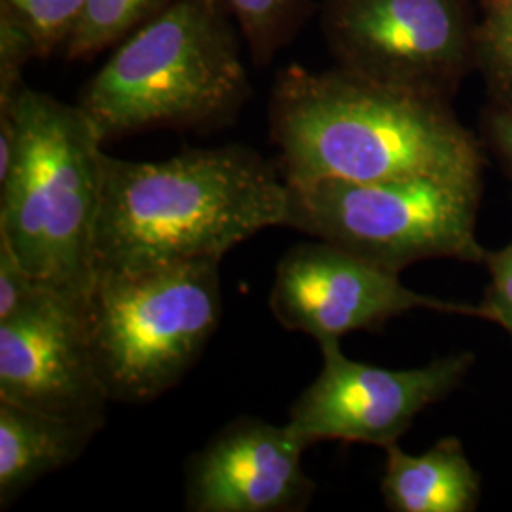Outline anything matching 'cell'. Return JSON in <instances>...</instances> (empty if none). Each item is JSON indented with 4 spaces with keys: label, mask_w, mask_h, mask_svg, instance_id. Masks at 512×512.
<instances>
[{
    "label": "cell",
    "mask_w": 512,
    "mask_h": 512,
    "mask_svg": "<svg viewBox=\"0 0 512 512\" xmlns=\"http://www.w3.org/2000/svg\"><path fill=\"white\" fill-rule=\"evenodd\" d=\"M268 128L287 184L484 179L486 148L452 103L338 67L277 74Z\"/></svg>",
    "instance_id": "cell-1"
},
{
    "label": "cell",
    "mask_w": 512,
    "mask_h": 512,
    "mask_svg": "<svg viewBox=\"0 0 512 512\" xmlns=\"http://www.w3.org/2000/svg\"><path fill=\"white\" fill-rule=\"evenodd\" d=\"M289 184L243 145L190 148L160 162L105 158L93 283L222 256L285 226Z\"/></svg>",
    "instance_id": "cell-2"
},
{
    "label": "cell",
    "mask_w": 512,
    "mask_h": 512,
    "mask_svg": "<svg viewBox=\"0 0 512 512\" xmlns=\"http://www.w3.org/2000/svg\"><path fill=\"white\" fill-rule=\"evenodd\" d=\"M222 0H169L120 42L78 107L105 143L154 129L222 128L253 88Z\"/></svg>",
    "instance_id": "cell-3"
},
{
    "label": "cell",
    "mask_w": 512,
    "mask_h": 512,
    "mask_svg": "<svg viewBox=\"0 0 512 512\" xmlns=\"http://www.w3.org/2000/svg\"><path fill=\"white\" fill-rule=\"evenodd\" d=\"M18 148L0 179V239L55 291L90 300L105 158L78 105L23 86Z\"/></svg>",
    "instance_id": "cell-4"
},
{
    "label": "cell",
    "mask_w": 512,
    "mask_h": 512,
    "mask_svg": "<svg viewBox=\"0 0 512 512\" xmlns=\"http://www.w3.org/2000/svg\"><path fill=\"white\" fill-rule=\"evenodd\" d=\"M220 317L219 260L97 279L88 327L110 401L160 399L198 363Z\"/></svg>",
    "instance_id": "cell-5"
},
{
    "label": "cell",
    "mask_w": 512,
    "mask_h": 512,
    "mask_svg": "<svg viewBox=\"0 0 512 512\" xmlns=\"http://www.w3.org/2000/svg\"><path fill=\"white\" fill-rule=\"evenodd\" d=\"M482 179L289 184L285 226L403 274L425 260L484 264L476 238Z\"/></svg>",
    "instance_id": "cell-6"
},
{
    "label": "cell",
    "mask_w": 512,
    "mask_h": 512,
    "mask_svg": "<svg viewBox=\"0 0 512 512\" xmlns=\"http://www.w3.org/2000/svg\"><path fill=\"white\" fill-rule=\"evenodd\" d=\"M321 33L334 67L452 103L476 71L471 0H323Z\"/></svg>",
    "instance_id": "cell-7"
},
{
    "label": "cell",
    "mask_w": 512,
    "mask_h": 512,
    "mask_svg": "<svg viewBox=\"0 0 512 512\" xmlns=\"http://www.w3.org/2000/svg\"><path fill=\"white\" fill-rule=\"evenodd\" d=\"M323 368L289 412V425L313 446L340 440L387 448L408 433L429 406L465 384L475 353L461 351L414 368L353 361L340 342L321 344Z\"/></svg>",
    "instance_id": "cell-8"
},
{
    "label": "cell",
    "mask_w": 512,
    "mask_h": 512,
    "mask_svg": "<svg viewBox=\"0 0 512 512\" xmlns=\"http://www.w3.org/2000/svg\"><path fill=\"white\" fill-rule=\"evenodd\" d=\"M268 304L283 329L308 334L319 346L342 342L351 332L382 330L391 319L416 310L490 323L482 304L418 293L404 285L399 272L321 239L298 243L283 255Z\"/></svg>",
    "instance_id": "cell-9"
},
{
    "label": "cell",
    "mask_w": 512,
    "mask_h": 512,
    "mask_svg": "<svg viewBox=\"0 0 512 512\" xmlns=\"http://www.w3.org/2000/svg\"><path fill=\"white\" fill-rule=\"evenodd\" d=\"M88 304L48 289L0 321V401L103 429L110 401L93 359Z\"/></svg>",
    "instance_id": "cell-10"
},
{
    "label": "cell",
    "mask_w": 512,
    "mask_h": 512,
    "mask_svg": "<svg viewBox=\"0 0 512 512\" xmlns=\"http://www.w3.org/2000/svg\"><path fill=\"white\" fill-rule=\"evenodd\" d=\"M310 448L289 423L241 416L224 425L186 465L190 512H298L315 482L302 467Z\"/></svg>",
    "instance_id": "cell-11"
},
{
    "label": "cell",
    "mask_w": 512,
    "mask_h": 512,
    "mask_svg": "<svg viewBox=\"0 0 512 512\" xmlns=\"http://www.w3.org/2000/svg\"><path fill=\"white\" fill-rule=\"evenodd\" d=\"M380 492L391 512H475L482 501V475L454 435L423 454H410L397 442L385 448Z\"/></svg>",
    "instance_id": "cell-12"
},
{
    "label": "cell",
    "mask_w": 512,
    "mask_h": 512,
    "mask_svg": "<svg viewBox=\"0 0 512 512\" xmlns=\"http://www.w3.org/2000/svg\"><path fill=\"white\" fill-rule=\"evenodd\" d=\"M101 427L0 401V509L82 458Z\"/></svg>",
    "instance_id": "cell-13"
},
{
    "label": "cell",
    "mask_w": 512,
    "mask_h": 512,
    "mask_svg": "<svg viewBox=\"0 0 512 512\" xmlns=\"http://www.w3.org/2000/svg\"><path fill=\"white\" fill-rule=\"evenodd\" d=\"M258 67L285 50L311 18L313 0H222Z\"/></svg>",
    "instance_id": "cell-14"
},
{
    "label": "cell",
    "mask_w": 512,
    "mask_h": 512,
    "mask_svg": "<svg viewBox=\"0 0 512 512\" xmlns=\"http://www.w3.org/2000/svg\"><path fill=\"white\" fill-rule=\"evenodd\" d=\"M169 0H88L71 37L63 44L69 61L90 59L120 44L148 19L154 18Z\"/></svg>",
    "instance_id": "cell-15"
},
{
    "label": "cell",
    "mask_w": 512,
    "mask_h": 512,
    "mask_svg": "<svg viewBox=\"0 0 512 512\" xmlns=\"http://www.w3.org/2000/svg\"><path fill=\"white\" fill-rule=\"evenodd\" d=\"M88 0H0V16L12 19L29 38L35 57L63 48Z\"/></svg>",
    "instance_id": "cell-16"
},
{
    "label": "cell",
    "mask_w": 512,
    "mask_h": 512,
    "mask_svg": "<svg viewBox=\"0 0 512 512\" xmlns=\"http://www.w3.org/2000/svg\"><path fill=\"white\" fill-rule=\"evenodd\" d=\"M48 289L52 287L31 274L10 245L0 239V321L27 310Z\"/></svg>",
    "instance_id": "cell-17"
},
{
    "label": "cell",
    "mask_w": 512,
    "mask_h": 512,
    "mask_svg": "<svg viewBox=\"0 0 512 512\" xmlns=\"http://www.w3.org/2000/svg\"><path fill=\"white\" fill-rule=\"evenodd\" d=\"M476 73L484 78L488 99L512 101V33H478Z\"/></svg>",
    "instance_id": "cell-18"
},
{
    "label": "cell",
    "mask_w": 512,
    "mask_h": 512,
    "mask_svg": "<svg viewBox=\"0 0 512 512\" xmlns=\"http://www.w3.org/2000/svg\"><path fill=\"white\" fill-rule=\"evenodd\" d=\"M484 266L490 283L480 304L490 313V323L505 330L512 342V239L503 249L488 251Z\"/></svg>",
    "instance_id": "cell-19"
},
{
    "label": "cell",
    "mask_w": 512,
    "mask_h": 512,
    "mask_svg": "<svg viewBox=\"0 0 512 512\" xmlns=\"http://www.w3.org/2000/svg\"><path fill=\"white\" fill-rule=\"evenodd\" d=\"M480 141L512 183V101L488 99L480 114Z\"/></svg>",
    "instance_id": "cell-20"
},
{
    "label": "cell",
    "mask_w": 512,
    "mask_h": 512,
    "mask_svg": "<svg viewBox=\"0 0 512 512\" xmlns=\"http://www.w3.org/2000/svg\"><path fill=\"white\" fill-rule=\"evenodd\" d=\"M480 12V35L512 33V0H480Z\"/></svg>",
    "instance_id": "cell-21"
}]
</instances>
